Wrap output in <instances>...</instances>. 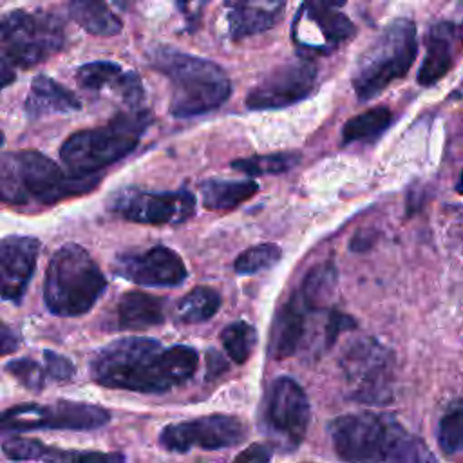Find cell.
<instances>
[{
    "label": "cell",
    "mask_w": 463,
    "mask_h": 463,
    "mask_svg": "<svg viewBox=\"0 0 463 463\" xmlns=\"http://www.w3.org/2000/svg\"><path fill=\"white\" fill-rule=\"evenodd\" d=\"M150 121L146 110L130 109L110 119L107 127L71 134L60 148V157L71 174H98L99 168L130 154Z\"/></svg>",
    "instance_id": "8992f818"
},
{
    "label": "cell",
    "mask_w": 463,
    "mask_h": 463,
    "mask_svg": "<svg viewBox=\"0 0 463 463\" xmlns=\"http://www.w3.org/2000/svg\"><path fill=\"white\" fill-rule=\"evenodd\" d=\"M63 24L45 11H11L2 18V63L33 67L63 47Z\"/></svg>",
    "instance_id": "ba28073f"
},
{
    "label": "cell",
    "mask_w": 463,
    "mask_h": 463,
    "mask_svg": "<svg viewBox=\"0 0 463 463\" xmlns=\"http://www.w3.org/2000/svg\"><path fill=\"white\" fill-rule=\"evenodd\" d=\"M336 288V268L331 260L322 262L307 271L297 295L309 311H318L327 306Z\"/></svg>",
    "instance_id": "4316f807"
},
{
    "label": "cell",
    "mask_w": 463,
    "mask_h": 463,
    "mask_svg": "<svg viewBox=\"0 0 463 463\" xmlns=\"http://www.w3.org/2000/svg\"><path fill=\"white\" fill-rule=\"evenodd\" d=\"M456 27L450 22L434 24L425 36V58L418 71V83L430 87L443 80L454 65V43Z\"/></svg>",
    "instance_id": "44dd1931"
},
{
    "label": "cell",
    "mask_w": 463,
    "mask_h": 463,
    "mask_svg": "<svg viewBox=\"0 0 463 463\" xmlns=\"http://www.w3.org/2000/svg\"><path fill=\"white\" fill-rule=\"evenodd\" d=\"M298 156L291 152H277L237 159L232 163V168L248 174V175H266V174H280L297 165Z\"/></svg>",
    "instance_id": "1f68e13d"
},
{
    "label": "cell",
    "mask_w": 463,
    "mask_h": 463,
    "mask_svg": "<svg viewBox=\"0 0 463 463\" xmlns=\"http://www.w3.org/2000/svg\"><path fill=\"white\" fill-rule=\"evenodd\" d=\"M81 103L72 90L56 83L45 74H38L31 83V92L25 101L27 116L36 119L52 112H74L80 110Z\"/></svg>",
    "instance_id": "603a6c76"
},
{
    "label": "cell",
    "mask_w": 463,
    "mask_h": 463,
    "mask_svg": "<svg viewBox=\"0 0 463 463\" xmlns=\"http://www.w3.org/2000/svg\"><path fill=\"white\" fill-rule=\"evenodd\" d=\"M340 369L351 400L367 405L392 400L394 354L378 340L362 336L349 342L340 356Z\"/></svg>",
    "instance_id": "9c48e42d"
},
{
    "label": "cell",
    "mask_w": 463,
    "mask_h": 463,
    "mask_svg": "<svg viewBox=\"0 0 463 463\" xmlns=\"http://www.w3.org/2000/svg\"><path fill=\"white\" fill-rule=\"evenodd\" d=\"M286 0H224L233 36H251L271 29L284 13Z\"/></svg>",
    "instance_id": "d6986e66"
},
{
    "label": "cell",
    "mask_w": 463,
    "mask_h": 463,
    "mask_svg": "<svg viewBox=\"0 0 463 463\" xmlns=\"http://www.w3.org/2000/svg\"><path fill=\"white\" fill-rule=\"evenodd\" d=\"M327 434L345 463H436L427 443L391 414H342L327 423Z\"/></svg>",
    "instance_id": "7a4b0ae2"
},
{
    "label": "cell",
    "mask_w": 463,
    "mask_h": 463,
    "mask_svg": "<svg viewBox=\"0 0 463 463\" xmlns=\"http://www.w3.org/2000/svg\"><path fill=\"white\" fill-rule=\"evenodd\" d=\"M98 183V174H67L36 150L5 152L0 161V194L9 204H54L63 197L90 192Z\"/></svg>",
    "instance_id": "3957f363"
},
{
    "label": "cell",
    "mask_w": 463,
    "mask_h": 463,
    "mask_svg": "<svg viewBox=\"0 0 463 463\" xmlns=\"http://www.w3.org/2000/svg\"><path fill=\"white\" fill-rule=\"evenodd\" d=\"M197 365L199 353L192 345H163L148 336H123L96 351L90 374L107 389L159 394L188 382Z\"/></svg>",
    "instance_id": "6da1fadb"
},
{
    "label": "cell",
    "mask_w": 463,
    "mask_h": 463,
    "mask_svg": "<svg viewBox=\"0 0 463 463\" xmlns=\"http://www.w3.org/2000/svg\"><path fill=\"white\" fill-rule=\"evenodd\" d=\"M210 0H175V5L179 7V11L184 14V18L190 24H195L203 13V7L208 4Z\"/></svg>",
    "instance_id": "74e56055"
},
{
    "label": "cell",
    "mask_w": 463,
    "mask_h": 463,
    "mask_svg": "<svg viewBox=\"0 0 463 463\" xmlns=\"http://www.w3.org/2000/svg\"><path fill=\"white\" fill-rule=\"evenodd\" d=\"M165 322V300L145 293L128 291L118 302V326L127 331H143Z\"/></svg>",
    "instance_id": "cb8c5ba5"
},
{
    "label": "cell",
    "mask_w": 463,
    "mask_h": 463,
    "mask_svg": "<svg viewBox=\"0 0 463 463\" xmlns=\"http://www.w3.org/2000/svg\"><path fill=\"white\" fill-rule=\"evenodd\" d=\"M456 192H458L459 195H463V170H461L459 179H458V183H456Z\"/></svg>",
    "instance_id": "7bdbcfd3"
},
{
    "label": "cell",
    "mask_w": 463,
    "mask_h": 463,
    "mask_svg": "<svg viewBox=\"0 0 463 463\" xmlns=\"http://www.w3.org/2000/svg\"><path fill=\"white\" fill-rule=\"evenodd\" d=\"M114 273L137 286H179L188 277L183 259L166 246H154L141 253L118 255Z\"/></svg>",
    "instance_id": "9a60e30c"
},
{
    "label": "cell",
    "mask_w": 463,
    "mask_h": 463,
    "mask_svg": "<svg viewBox=\"0 0 463 463\" xmlns=\"http://www.w3.org/2000/svg\"><path fill=\"white\" fill-rule=\"evenodd\" d=\"M295 25H307L318 31V49H335L340 42L347 40L354 33L353 22L338 9L326 7L313 0H306L295 18Z\"/></svg>",
    "instance_id": "7402d4cb"
},
{
    "label": "cell",
    "mask_w": 463,
    "mask_h": 463,
    "mask_svg": "<svg viewBox=\"0 0 463 463\" xmlns=\"http://www.w3.org/2000/svg\"><path fill=\"white\" fill-rule=\"evenodd\" d=\"M438 445L449 458L463 454V398L452 402L441 414L436 430Z\"/></svg>",
    "instance_id": "f546056e"
},
{
    "label": "cell",
    "mask_w": 463,
    "mask_h": 463,
    "mask_svg": "<svg viewBox=\"0 0 463 463\" xmlns=\"http://www.w3.org/2000/svg\"><path fill=\"white\" fill-rule=\"evenodd\" d=\"M2 452L14 461H38V463H125L121 452L101 450H78L47 445L34 438L9 436L2 441Z\"/></svg>",
    "instance_id": "e0dca14e"
},
{
    "label": "cell",
    "mask_w": 463,
    "mask_h": 463,
    "mask_svg": "<svg viewBox=\"0 0 463 463\" xmlns=\"http://www.w3.org/2000/svg\"><path fill=\"white\" fill-rule=\"evenodd\" d=\"M67 9L71 18L90 34L114 36L121 31V20L105 0H69Z\"/></svg>",
    "instance_id": "484cf974"
},
{
    "label": "cell",
    "mask_w": 463,
    "mask_h": 463,
    "mask_svg": "<svg viewBox=\"0 0 463 463\" xmlns=\"http://www.w3.org/2000/svg\"><path fill=\"white\" fill-rule=\"evenodd\" d=\"M42 358L45 362L47 373H49L52 382H60L61 383V382H69V380L74 378L76 367H74V364L67 356L58 354V353H54L51 349H45L42 353Z\"/></svg>",
    "instance_id": "e575fe53"
},
{
    "label": "cell",
    "mask_w": 463,
    "mask_h": 463,
    "mask_svg": "<svg viewBox=\"0 0 463 463\" xmlns=\"http://www.w3.org/2000/svg\"><path fill=\"white\" fill-rule=\"evenodd\" d=\"M374 232H367V230H362V232H358L354 237H353V241H351V250H354V251H364V250H367V248H371V244L374 242Z\"/></svg>",
    "instance_id": "60d3db41"
},
{
    "label": "cell",
    "mask_w": 463,
    "mask_h": 463,
    "mask_svg": "<svg viewBox=\"0 0 463 463\" xmlns=\"http://www.w3.org/2000/svg\"><path fill=\"white\" fill-rule=\"evenodd\" d=\"M20 385H24L25 389L29 391H42L47 382L51 380L49 373H47V367H45V362L43 365L40 362H36L34 358H29V356H20V358H13L9 362H5V367H4Z\"/></svg>",
    "instance_id": "836d02e7"
},
{
    "label": "cell",
    "mask_w": 463,
    "mask_h": 463,
    "mask_svg": "<svg viewBox=\"0 0 463 463\" xmlns=\"http://www.w3.org/2000/svg\"><path fill=\"white\" fill-rule=\"evenodd\" d=\"M246 438V425L232 414H206L194 420L168 423L159 432V443L168 452H188L194 447L221 450L241 445Z\"/></svg>",
    "instance_id": "8fae6325"
},
{
    "label": "cell",
    "mask_w": 463,
    "mask_h": 463,
    "mask_svg": "<svg viewBox=\"0 0 463 463\" xmlns=\"http://www.w3.org/2000/svg\"><path fill=\"white\" fill-rule=\"evenodd\" d=\"M110 208L132 222L177 224L194 213L195 197L183 188L175 192L125 188L112 195Z\"/></svg>",
    "instance_id": "7c38bea8"
},
{
    "label": "cell",
    "mask_w": 463,
    "mask_h": 463,
    "mask_svg": "<svg viewBox=\"0 0 463 463\" xmlns=\"http://www.w3.org/2000/svg\"><path fill=\"white\" fill-rule=\"evenodd\" d=\"M309 309L304 306L297 291L291 298L277 311L273 320V329L269 336V356L275 360H284L293 356L304 338L306 320Z\"/></svg>",
    "instance_id": "ffe728a7"
},
{
    "label": "cell",
    "mask_w": 463,
    "mask_h": 463,
    "mask_svg": "<svg viewBox=\"0 0 463 463\" xmlns=\"http://www.w3.org/2000/svg\"><path fill=\"white\" fill-rule=\"evenodd\" d=\"M416 25L409 18L392 20L360 58L353 89L360 101H369L387 89L394 80L403 78L416 60Z\"/></svg>",
    "instance_id": "52a82bcc"
},
{
    "label": "cell",
    "mask_w": 463,
    "mask_h": 463,
    "mask_svg": "<svg viewBox=\"0 0 463 463\" xmlns=\"http://www.w3.org/2000/svg\"><path fill=\"white\" fill-rule=\"evenodd\" d=\"M221 342L226 354L235 364H244L250 360L255 345H257V331L251 324L244 320H237L228 324L221 331Z\"/></svg>",
    "instance_id": "4dcf8cb0"
},
{
    "label": "cell",
    "mask_w": 463,
    "mask_h": 463,
    "mask_svg": "<svg viewBox=\"0 0 463 463\" xmlns=\"http://www.w3.org/2000/svg\"><path fill=\"white\" fill-rule=\"evenodd\" d=\"M353 327H356V322L353 317L340 311H331L326 324V347H331L340 336V333L349 331Z\"/></svg>",
    "instance_id": "d590c367"
},
{
    "label": "cell",
    "mask_w": 463,
    "mask_h": 463,
    "mask_svg": "<svg viewBox=\"0 0 463 463\" xmlns=\"http://www.w3.org/2000/svg\"><path fill=\"white\" fill-rule=\"evenodd\" d=\"M110 421V412L96 403L58 400L52 403H20L5 409L0 418L4 434L38 429L96 430Z\"/></svg>",
    "instance_id": "30bf717a"
},
{
    "label": "cell",
    "mask_w": 463,
    "mask_h": 463,
    "mask_svg": "<svg viewBox=\"0 0 463 463\" xmlns=\"http://www.w3.org/2000/svg\"><path fill=\"white\" fill-rule=\"evenodd\" d=\"M273 449L266 443H251L242 452H239L233 463H269Z\"/></svg>",
    "instance_id": "8d00e7d4"
},
{
    "label": "cell",
    "mask_w": 463,
    "mask_h": 463,
    "mask_svg": "<svg viewBox=\"0 0 463 463\" xmlns=\"http://www.w3.org/2000/svg\"><path fill=\"white\" fill-rule=\"evenodd\" d=\"M392 123V112L387 107L369 109L351 119L345 121L342 128V143H356V141H373L380 137Z\"/></svg>",
    "instance_id": "83f0119b"
},
{
    "label": "cell",
    "mask_w": 463,
    "mask_h": 463,
    "mask_svg": "<svg viewBox=\"0 0 463 463\" xmlns=\"http://www.w3.org/2000/svg\"><path fill=\"white\" fill-rule=\"evenodd\" d=\"M313 2H317V4H322V5H326V7H333V9H338V7H342L347 0H313Z\"/></svg>",
    "instance_id": "b9f144b4"
},
{
    "label": "cell",
    "mask_w": 463,
    "mask_h": 463,
    "mask_svg": "<svg viewBox=\"0 0 463 463\" xmlns=\"http://www.w3.org/2000/svg\"><path fill=\"white\" fill-rule=\"evenodd\" d=\"M311 407L306 391L289 376H279L266 398V423L288 447H298L306 438Z\"/></svg>",
    "instance_id": "4fadbf2b"
},
{
    "label": "cell",
    "mask_w": 463,
    "mask_h": 463,
    "mask_svg": "<svg viewBox=\"0 0 463 463\" xmlns=\"http://www.w3.org/2000/svg\"><path fill=\"white\" fill-rule=\"evenodd\" d=\"M148 56L152 65L166 74L172 83L170 114L175 118H192L215 110L232 92L228 74L210 60L168 45L154 47Z\"/></svg>",
    "instance_id": "277c9868"
},
{
    "label": "cell",
    "mask_w": 463,
    "mask_h": 463,
    "mask_svg": "<svg viewBox=\"0 0 463 463\" xmlns=\"http://www.w3.org/2000/svg\"><path fill=\"white\" fill-rule=\"evenodd\" d=\"M105 289L107 279L87 250L67 242L54 251L43 282V300L52 315H85Z\"/></svg>",
    "instance_id": "5b68a950"
},
{
    "label": "cell",
    "mask_w": 463,
    "mask_h": 463,
    "mask_svg": "<svg viewBox=\"0 0 463 463\" xmlns=\"http://www.w3.org/2000/svg\"><path fill=\"white\" fill-rule=\"evenodd\" d=\"M459 40H461V47H463V24L459 25Z\"/></svg>",
    "instance_id": "ee69618b"
},
{
    "label": "cell",
    "mask_w": 463,
    "mask_h": 463,
    "mask_svg": "<svg viewBox=\"0 0 463 463\" xmlns=\"http://www.w3.org/2000/svg\"><path fill=\"white\" fill-rule=\"evenodd\" d=\"M317 81V67L309 61L288 63L273 69L250 90L244 103L251 110L282 109L311 94Z\"/></svg>",
    "instance_id": "5bb4252c"
},
{
    "label": "cell",
    "mask_w": 463,
    "mask_h": 463,
    "mask_svg": "<svg viewBox=\"0 0 463 463\" xmlns=\"http://www.w3.org/2000/svg\"><path fill=\"white\" fill-rule=\"evenodd\" d=\"M221 307V295L208 286H197L186 293L175 306V315L183 324H199L210 320Z\"/></svg>",
    "instance_id": "f1b7e54d"
},
{
    "label": "cell",
    "mask_w": 463,
    "mask_h": 463,
    "mask_svg": "<svg viewBox=\"0 0 463 463\" xmlns=\"http://www.w3.org/2000/svg\"><path fill=\"white\" fill-rule=\"evenodd\" d=\"M18 344H20L18 335H16L13 329H9V326H7V324H2V333H0L2 354L5 356V354H9V353L16 351V349H18Z\"/></svg>",
    "instance_id": "f35d334b"
},
{
    "label": "cell",
    "mask_w": 463,
    "mask_h": 463,
    "mask_svg": "<svg viewBox=\"0 0 463 463\" xmlns=\"http://www.w3.org/2000/svg\"><path fill=\"white\" fill-rule=\"evenodd\" d=\"M224 369H226V364L222 362L221 354H217L215 351L210 349L208 354H206V376H208V378H215V376H219Z\"/></svg>",
    "instance_id": "ab89813d"
},
{
    "label": "cell",
    "mask_w": 463,
    "mask_h": 463,
    "mask_svg": "<svg viewBox=\"0 0 463 463\" xmlns=\"http://www.w3.org/2000/svg\"><path fill=\"white\" fill-rule=\"evenodd\" d=\"M203 206L208 210H233L259 190L251 179H206L199 186Z\"/></svg>",
    "instance_id": "d4e9b609"
},
{
    "label": "cell",
    "mask_w": 463,
    "mask_h": 463,
    "mask_svg": "<svg viewBox=\"0 0 463 463\" xmlns=\"http://www.w3.org/2000/svg\"><path fill=\"white\" fill-rule=\"evenodd\" d=\"M78 83L87 90H116L127 105L136 109L143 98V87L136 72L123 71L114 61H90L76 71Z\"/></svg>",
    "instance_id": "ac0fdd59"
},
{
    "label": "cell",
    "mask_w": 463,
    "mask_h": 463,
    "mask_svg": "<svg viewBox=\"0 0 463 463\" xmlns=\"http://www.w3.org/2000/svg\"><path fill=\"white\" fill-rule=\"evenodd\" d=\"M40 241L25 235H9L0 244L2 298L20 304L33 279Z\"/></svg>",
    "instance_id": "2e32d148"
},
{
    "label": "cell",
    "mask_w": 463,
    "mask_h": 463,
    "mask_svg": "<svg viewBox=\"0 0 463 463\" xmlns=\"http://www.w3.org/2000/svg\"><path fill=\"white\" fill-rule=\"evenodd\" d=\"M282 250L273 242H264L251 246L237 255L233 262V269L239 275H255L259 271L269 269L280 260Z\"/></svg>",
    "instance_id": "d6a6232c"
}]
</instances>
